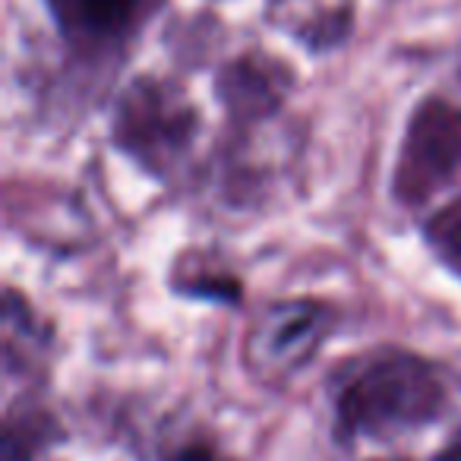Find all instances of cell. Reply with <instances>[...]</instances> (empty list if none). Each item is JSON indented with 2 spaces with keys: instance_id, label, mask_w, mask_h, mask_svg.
<instances>
[{
  "instance_id": "obj_1",
  "label": "cell",
  "mask_w": 461,
  "mask_h": 461,
  "mask_svg": "<svg viewBox=\"0 0 461 461\" xmlns=\"http://www.w3.org/2000/svg\"><path fill=\"white\" fill-rule=\"evenodd\" d=\"M446 402V385L427 360L385 348L357 360L335 389V433L389 439L436 423Z\"/></svg>"
},
{
  "instance_id": "obj_2",
  "label": "cell",
  "mask_w": 461,
  "mask_h": 461,
  "mask_svg": "<svg viewBox=\"0 0 461 461\" xmlns=\"http://www.w3.org/2000/svg\"><path fill=\"white\" fill-rule=\"evenodd\" d=\"M199 133V114L184 89L158 77H140L127 86L114 108L117 149L136 161L142 171L167 177L177 161L193 149Z\"/></svg>"
},
{
  "instance_id": "obj_3",
  "label": "cell",
  "mask_w": 461,
  "mask_h": 461,
  "mask_svg": "<svg viewBox=\"0 0 461 461\" xmlns=\"http://www.w3.org/2000/svg\"><path fill=\"white\" fill-rule=\"evenodd\" d=\"M461 174V108L446 98H423L404 130L392 190L408 209H417Z\"/></svg>"
},
{
  "instance_id": "obj_4",
  "label": "cell",
  "mask_w": 461,
  "mask_h": 461,
  "mask_svg": "<svg viewBox=\"0 0 461 461\" xmlns=\"http://www.w3.org/2000/svg\"><path fill=\"white\" fill-rule=\"evenodd\" d=\"M335 313L320 301H285L269 307L250 332V366L263 379H288L313 360L332 332Z\"/></svg>"
},
{
  "instance_id": "obj_5",
  "label": "cell",
  "mask_w": 461,
  "mask_h": 461,
  "mask_svg": "<svg viewBox=\"0 0 461 461\" xmlns=\"http://www.w3.org/2000/svg\"><path fill=\"white\" fill-rule=\"evenodd\" d=\"M158 0H48L60 35L79 51L121 48Z\"/></svg>"
},
{
  "instance_id": "obj_6",
  "label": "cell",
  "mask_w": 461,
  "mask_h": 461,
  "mask_svg": "<svg viewBox=\"0 0 461 461\" xmlns=\"http://www.w3.org/2000/svg\"><path fill=\"white\" fill-rule=\"evenodd\" d=\"M294 77L282 60L266 58L263 51H247L221 67L215 92L224 111L234 121H263L276 114L288 98Z\"/></svg>"
},
{
  "instance_id": "obj_7",
  "label": "cell",
  "mask_w": 461,
  "mask_h": 461,
  "mask_svg": "<svg viewBox=\"0 0 461 461\" xmlns=\"http://www.w3.org/2000/svg\"><path fill=\"white\" fill-rule=\"evenodd\" d=\"M266 16L297 45L322 54L351 35L354 0H269Z\"/></svg>"
},
{
  "instance_id": "obj_8",
  "label": "cell",
  "mask_w": 461,
  "mask_h": 461,
  "mask_svg": "<svg viewBox=\"0 0 461 461\" xmlns=\"http://www.w3.org/2000/svg\"><path fill=\"white\" fill-rule=\"evenodd\" d=\"M423 238H427L429 250L439 257V263L461 278V193L427 218Z\"/></svg>"
},
{
  "instance_id": "obj_9",
  "label": "cell",
  "mask_w": 461,
  "mask_h": 461,
  "mask_svg": "<svg viewBox=\"0 0 461 461\" xmlns=\"http://www.w3.org/2000/svg\"><path fill=\"white\" fill-rule=\"evenodd\" d=\"M54 433L58 427L45 414L29 411L23 417H10L7 429H4V461H35L39 448L48 446Z\"/></svg>"
},
{
  "instance_id": "obj_10",
  "label": "cell",
  "mask_w": 461,
  "mask_h": 461,
  "mask_svg": "<svg viewBox=\"0 0 461 461\" xmlns=\"http://www.w3.org/2000/svg\"><path fill=\"white\" fill-rule=\"evenodd\" d=\"M196 285H186V288H180L184 294L190 297H205V301H221V303H234L240 301V285L238 278L230 276H199L193 278Z\"/></svg>"
},
{
  "instance_id": "obj_11",
  "label": "cell",
  "mask_w": 461,
  "mask_h": 461,
  "mask_svg": "<svg viewBox=\"0 0 461 461\" xmlns=\"http://www.w3.org/2000/svg\"><path fill=\"white\" fill-rule=\"evenodd\" d=\"M167 461H221V458H218V452L209 442H190V446L177 448Z\"/></svg>"
},
{
  "instance_id": "obj_12",
  "label": "cell",
  "mask_w": 461,
  "mask_h": 461,
  "mask_svg": "<svg viewBox=\"0 0 461 461\" xmlns=\"http://www.w3.org/2000/svg\"><path fill=\"white\" fill-rule=\"evenodd\" d=\"M433 461H461V427H458V433L439 448V455H436Z\"/></svg>"
}]
</instances>
